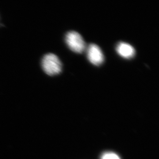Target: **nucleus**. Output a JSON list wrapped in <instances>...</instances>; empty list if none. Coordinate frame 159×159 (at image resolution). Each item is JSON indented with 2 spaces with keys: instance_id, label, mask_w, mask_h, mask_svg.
<instances>
[{
  "instance_id": "nucleus-1",
  "label": "nucleus",
  "mask_w": 159,
  "mask_h": 159,
  "mask_svg": "<svg viewBox=\"0 0 159 159\" xmlns=\"http://www.w3.org/2000/svg\"><path fill=\"white\" fill-rule=\"evenodd\" d=\"M42 66L44 71L50 76L60 73L62 65L57 56L53 54L45 55L42 59Z\"/></svg>"
},
{
  "instance_id": "nucleus-2",
  "label": "nucleus",
  "mask_w": 159,
  "mask_h": 159,
  "mask_svg": "<svg viewBox=\"0 0 159 159\" xmlns=\"http://www.w3.org/2000/svg\"><path fill=\"white\" fill-rule=\"evenodd\" d=\"M66 41L69 48L75 53H82L86 49L85 42L77 32H68L66 36Z\"/></svg>"
},
{
  "instance_id": "nucleus-3",
  "label": "nucleus",
  "mask_w": 159,
  "mask_h": 159,
  "mask_svg": "<svg viewBox=\"0 0 159 159\" xmlns=\"http://www.w3.org/2000/svg\"><path fill=\"white\" fill-rule=\"evenodd\" d=\"M87 56L91 63L95 66H99L104 62V55L98 45L90 44L87 48Z\"/></svg>"
},
{
  "instance_id": "nucleus-4",
  "label": "nucleus",
  "mask_w": 159,
  "mask_h": 159,
  "mask_svg": "<svg viewBox=\"0 0 159 159\" xmlns=\"http://www.w3.org/2000/svg\"><path fill=\"white\" fill-rule=\"evenodd\" d=\"M118 54L125 58H131L135 55V50L131 45L125 42H120L116 47Z\"/></svg>"
},
{
  "instance_id": "nucleus-5",
  "label": "nucleus",
  "mask_w": 159,
  "mask_h": 159,
  "mask_svg": "<svg viewBox=\"0 0 159 159\" xmlns=\"http://www.w3.org/2000/svg\"><path fill=\"white\" fill-rule=\"evenodd\" d=\"M102 159H120V158L116 153L109 152L103 154Z\"/></svg>"
}]
</instances>
